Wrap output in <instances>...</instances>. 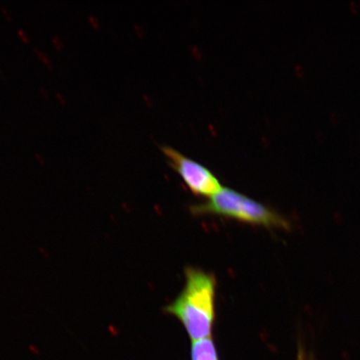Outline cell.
Instances as JSON below:
<instances>
[{
	"mask_svg": "<svg viewBox=\"0 0 360 360\" xmlns=\"http://www.w3.org/2000/svg\"><path fill=\"white\" fill-rule=\"evenodd\" d=\"M186 285L165 313L179 319L193 342L208 339L215 321L216 278L195 267L186 269Z\"/></svg>",
	"mask_w": 360,
	"mask_h": 360,
	"instance_id": "1",
	"label": "cell"
},
{
	"mask_svg": "<svg viewBox=\"0 0 360 360\" xmlns=\"http://www.w3.org/2000/svg\"><path fill=\"white\" fill-rule=\"evenodd\" d=\"M193 214L215 215L269 229L289 231L291 225L281 214L250 198L223 188L209 200L191 207Z\"/></svg>",
	"mask_w": 360,
	"mask_h": 360,
	"instance_id": "2",
	"label": "cell"
},
{
	"mask_svg": "<svg viewBox=\"0 0 360 360\" xmlns=\"http://www.w3.org/2000/svg\"><path fill=\"white\" fill-rule=\"evenodd\" d=\"M162 151L171 167L195 195L210 198L222 190L219 179L205 166L169 146L162 147Z\"/></svg>",
	"mask_w": 360,
	"mask_h": 360,
	"instance_id": "3",
	"label": "cell"
},
{
	"mask_svg": "<svg viewBox=\"0 0 360 360\" xmlns=\"http://www.w3.org/2000/svg\"><path fill=\"white\" fill-rule=\"evenodd\" d=\"M191 355L192 360H219L211 338L193 342Z\"/></svg>",
	"mask_w": 360,
	"mask_h": 360,
	"instance_id": "4",
	"label": "cell"
},
{
	"mask_svg": "<svg viewBox=\"0 0 360 360\" xmlns=\"http://www.w3.org/2000/svg\"><path fill=\"white\" fill-rule=\"evenodd\" d=\"M34 52L35 56H37L39 60L43 63L45 67L47 68L49 70H53V63L51 60V58L49 57L46 53H44L42 51H40L38 48H34Z\"/></svg>",
	"mask_w": 360,
	"mask_h": 360,
	"instance_id": "5",
	"label": "cell"
},
{
	"mask_svg": "<svg viewBox=\"0 0 360 360\" xmlns=\"http://www.w3.org/2000/svg\"><path fill=\"white\" fill-rule=\"evenodd\" d=\"M52 44L53 48H55L56 51L58 52H61L63 49H64V41H63L62 38L58 34L53 36L52 38Z\"/></svg>",
	"mask_w": 360,
	"mask_h": 360,
	"instance_id": "6",
	"label": "cell"
},
{
	"mask_svg": "<svg viewBox=\"0 0 360 360\" xmlns=\"http://www.w3.org/2000/svg\"><path fill=\"white\" fill-rule=\"evenodd\" d=\"M88 22L90 26L92 27L94 30H98L101 28V22L100 20L97 19V17L89 15L88 17Z\"/></svg>",
	"mask_w": 360,
	"mask_h": 360,
	"instance_id": "7",
	"label": "cell"
},
{
	"mask_svg": "<svg viewBox=\"0 0 360 360\" xmlns=\"http://www.w3.org/2000/svg\"><path fill=\"white\" fill-rule=\"evenodd\" d=\"M18 36H19V38L20 39L21 41L25 44H28L30 42V36L28 34L25 32V30H22V29H19L17 30Z\"/></svg>",
	"mask_w": 360,
	"mask_h": 360,
	"instance_id": "8",
	"label": "cell"
},
{
	"mask_svg": "<svg viewBox=\"0 0 360 360\" xmlns=\"http://www.w3.org/2000/svg\"><path fill=\"white\" fill-rule=\"evenodd\" d=\"M56 96V98H57V101H58V103H60V105H66V103H67V98L64 96V94H63L60 92H57Z\"/></svg>",
	"mask_w": 360,
	"mask_h": 360,
	"instance_id": "9",
	"label": "cell"
},
{
	"mask_svg": "<svg viewBox=\"0 0 360 360\" xmlns=\"http://www.w3.org/2000/svg\"><path fill=\"white\" fill-rule=\"evenodd\" d=\"M40 96H41L44 100H49V96L46 89L43 87L39 88Z\"/></svg>",
	"mask_w": 360,
	"mask_h": 360,
	"instance_id": "10",
	"label": "cell"
},
{
	"mask_svg": "<svg viewBox=\"0 0 360 360\" xmlns=\"http://www.w3.org/2000/svg\"><path fill=\"white\" fill-rule=\"evenodd\" d=\"M34 156H35V159L37 160V161L39 162V163L40 165H44L45 164L44 158L41 155L39 154V153H36Z\"/></svg>",
	"mask_w": 360,
	"mask_h": 360,
	"instance_id": "11",
	"label": "cell"
},
{
	"mask_svg": "<svg viewBox=\"0 0 360 360\" xmlns=\"http://www.w3.org/2000/svg\"><path fill=\"white\" fill-rule=\"evenodd\" d=\"M2 11L4 13V15L6 16L7 20L11 22L13 20V18H12V15H11L10 11L6 10V8H3Z\"/></svg>",
	"mask_w": 360,
	"mask_h": 360,
	"instance_id": "12",
	"label": "cell"
},
{
	"mask_svg": "<svg viewBox=\"0 0 360 360\" xmlns=\"http://www.w3.org/2000/svg\"><path fill=\"white\" fill-rule=\"evenodd\" d=\"M30 349L31 351H32V352L34 354H39V350L37 348L35 347V346H32L31 345L30 347Z\"/></svg>",
	"mask_w": 360,
	"mask_h": 360,
	"instance_id": "13",
	"label": "cell"
},
{
	"mask_svg": "<svg viewBox=\"0 0 360 360\" xmlns=\"http://www.w3.org/2000/svg\"><path fill=\"white\" fill-rule=\"evenodd\" d=\"M299 360H304L302 357V354H300V359Z\"/></svg>",
	"mask_w": 360,
	"mask_h": 360,
	"instance_id": "14",
	"label": "cell"
}]
</instances>
